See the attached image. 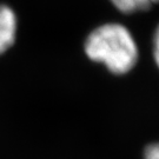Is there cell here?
<instances>
[{"label":"cell","mask_w":159,"mask_h":159,"mask_svg":"<svg viewBox=\"0 0 159 159\" xmlns=\"http://www.w3.org/2000/svg\"><path fill=\"white\" fill-rule=\"evenodd\" d=\"M84 48L91 60L104 64L114 74L130 72L139 57L132 34L120 24H105L93 30L86 38Z\"/></svg>","instance_id":"1"},{"label":"cell","mask_w":159,"mask_h":159,"mask_svg":"<svg viewBox=\"0 0 159 159\" xmlns=\"http://www.w3.org/2000/svg\"><path fill=\"white\" fill-rule=\"evenodd\" d=\"M17 16L11 7L0 5V54L5 53L16 41Z\"/></svg>","instance_id":"2"},{"label":"cell","mask_w":159,"mask_h":159,"mask_svg":"<svg viewBox=\"0 0 159 159\" xmlns=\"http://www.w3.org/2000/svg\"><path fill=\"white\" fill-rule=\"evenodd\" d=\"M117 10L125 14H132L139 11H146L151 7L148 0H111Z\"/></svg>","instance_id":"3"},{"label":"cell","mask_w":159,"mask_h":159,"mask_svg":"<svg viewBox=\"0 0 159 159\" xmlns=\"http://www.w3.org/2000/svg\"><path fill=\"white\" fill-rule=\"evenodd\" d=\"M145 159H159V143L152 144L146 148L145 150V154H144Z\"/></svg>","instance_id":"4"},{"label":"cell","mask_w":159,"mask_h":159,"mask_svg":"<svg viewBox=\"0 0 159 159\" xmlns=\"http://www.w3.org/2000/svg\"><path fill=\"white\" fill-rule=\"evenodd\" d=\"M153 57L154 61L159 67V26L157 27L153 35Z\"/></svg>","instance_id":"5"},{"label":"cell","mask_w":159,"mask_h":159,"mask_svg":"<svg viewBox=\"0 0 159 159\" xmlns=\"http://www.w3.org/2000/svg\"><path fill=\"white\" fill-rule=\"evenodd\" d=\"M148 2L152 5V4H156V2H159V0H148Z\"/></svg>","instance_id":"6"}]
</instances>
